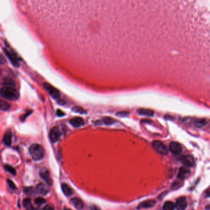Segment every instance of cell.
<instances>
[{"label": "cell", "instance_id": "cell-14", "mask_svg": "<svg viewBox=\"0 0 210 210\" xmlns=\"http://www.w3.org/2000/svg\"><path fill=\"white\" fill-rule=\"evenodd\" d=\"M70 123L71 125H72L73 127L75 128H78L84 125L85 124V121L84 120L81 118V117H75L70 120Z\"/></svg>", "mask_w": 210, "mask_h": 210}, {"label": "cell", "instance_id": "cell-13", "mask_svg": "<svg viewBox=\"0 0 210 210\" xmlns=\"http://www.w3.org/2000/svg\"><path fill=\"white\" fill-rule=\"evenodd\" d=\"M4 51L5 53V54H6V56L7 57V58L9 59L10 60V61L12 62V64L15 66V67H19V62H18V58H17L16 56L15 55V54L11 53L10 51H7L6 49H4Z\"/></svg>", "mask_w": 210, "mask_h": 210}, {"label": "cell", "instance_id": "cell-20", "mask_svg": "<svg viewBox=\"0 0 210 210\" xmlns=\"http://www.w3.org/2000/svg\"><path fill=\"white\" fill-rule=\"evenodd\" d=\"M174 203L170 201H166L163 205V210H174Z\"/></svg>", "mask_w": 210, "mask_h": 210}, {"label": "cell", "instance_id": "cell-10", "mask_svg": "<svg viewBox=\"0 0 210 210\" xmlns=\"http://www.w3.org/2000/svg\"><path fill=\"white\" fill-rule=\"evenodd\" d=\"M190 174V171L189 170L185 167H181L179 168L178 174V178L180 181H184L187 179Z\"/></svg>", "mask_w": 210, "mask_h": 210}, {"label": "cell", "instance_id": "cell-25", "mask_svg": "<svg viewBox=\"0 0 210 210\" xmlns=\"http://www.w3.org/2000/svg\"><path fill=\"white\" fill-rule=\"evenodd\" d=\"M72 110L73 112H75L79 113H81V114H85V113H86L85 110H84L83 108L80 107H74L72 108Z\"/></svg>", "mask_w": 210, "mask_h": 210}, {"label": "cell", "instance_id": "cell-28", "mask_svg": "<svg viewBox=\"0 0 210 210\" xmlns=\"http://www.w3.org/2000/svg\"><path fill=\"white\" fill-rule=\"evenodd\" d=\"M102 122L103 123H104L105 124H113L114 122H115V120L112 119H110V118H105L102 121Z\"/></svg>", "mask_w": 210, "mask_h": 210}, {"label": "cell", "instance_id": "cell-2", "mask_svg": "<svg viewBox=\"0 0 210 210\" xmlns=\"http://www.w3.org/2000/svg\"><path fill=\"white\" fill-rule=\"evenodd\" d=\"M29 152L32 158L35 161L41 160L45 157V149L43 147L38 144H32L29 148Z\"/></svg>", "mask_w": 210, "mask_h": 210}, {"label": "cell", "instance_id": "cell-29", "mask_svg": "<svg viewBox=\"0 0 210 210\" xmlns=\"http://www.w3.org/2000/svg\"><path fill=\"white\" fill-rule=\"evenodd\" d=\"M7 182L9 185V186L11 187V189H16V186L15 184L14 183V182L12 181H11V179H7Z\"/></svg>", "mask_w": 210, "mask_h": 210}, {"label": "cell", "instance_id": "cell-17", "mask_svg": "<svg viewBox=\"0 0 210 210\" xmlns=\"http://www.w3.org/2000/svg\"><path fill=\"white\" fill-rule=\"evenodd\" d=\"M61 188L63 193L65 196H70L72 195V194L73 193V189L70 186H69L67 184H62L61 186Z\"/></svg>", "mask_w": 210, "mask_h": 210}, {"label": "cell", "instance_id": "cell-7", "mask_svg": "<svg viewBox=\"0 0 210 210\" xmlns=\"http://www.w3.org/2000/svg\"><path fill=\"white\" fill-rule=\"evenodd\" d=\"M61 132L58 127L53 128L49 132V138L53 142H57L61 137Z\"/></svg>", "mask_w": 210, "mask_h": 210}, {"label": "cell", "instance_id": "cell-12", "mask_svg": "<svg viewBox=\"0 0 210 210\" xmlns=\"http://www.w3.org/2000/svg\"><path fill=\"white\" fill-rule=\"evenodd\" d=\"M37 192H38V194L41 195H46L49 192V188L46 185H45L43 183H40L37 185V188H36Z\"/></svg>", "mask_w": 210, "mask_h": 210}, {"label": "cell", "instance_id": "cell-27", "mask_svg": "<svg viewBox=\"0 0 210 210\" xmlns=\"http://www.w3.org/2000/svg\"><path fill=\"white\" fill-rule=\"evenodd\" d=\"M35 203L36 205H41L46 203V200L42 197H37L35 199Z\"/></svg>", "mask_w": 210, "mask_h": 210}, {"label": "cell", "instance_id": "cell-9", "mask_svg": "<svg viewBox=\"0 0 210 210\" xmlns=\"http://www.w3.org/2000/svg\"><path fill=\"white\" fill-rule=\"evenodd\" d=\"M169 149L171 152L174 155H180L182 152V147L178 142H170L169 145Z\"/></svg>", "mask_w": 210, "mask_h": 210}, {"label": "cell", "instance_id": "cell-11", "mask_svg": "<svg viewBox=\"0 0 210 210\" xmlns=\"http://www.w3.org/2000/svg\"><path fill=\"white\" fill-rule=\"evenodd\" d=\"M156 204V201L154 200H150L149 199L147 200L142 201L140 203L138 206V209H147L151 207H153Z\"/></svg>", "mask_w": 210, "mask_h": 210}, {"label": "cell", "instance_id": "cell-26", "mask_svg": "<svg viewBox=\"0 0 210 210\" xmlns=\"http://www.w3.org/2000/svg\"><path fill=\"white\" fill-rule=\"evenodd\" d=\"M182 185V182H181V181H175L173 184H172V187L171 189H174V190H176L179 188H180Z\"/></svg>", "mask_w": 210, "mask_h": 210}, {"label": "cell", "instance_id": "cell-1", "mask_svg": "<svg viewBox=\"0 0 210 210\" xmlns=\"http://www.w3.org/2000/svg\"><path fill=\"white\" fill-rule=\"evenodd\" d=\"M0 95L3 98L14 100L19 99V93L18 91L13 87L3 86L0 89Z\"/></svg>", "mask_w": 210, "mask_h": 210}, {"label": "cell", "instance_id": "cell-34", "mask_svg": "<svg viewBox=\"0 0 210 210\" xmlns=\"http://www.w3.org/2000/svg\"><path fill=\"white\" fill-rule=\"evenodd\" d=\"M128 112H119L117 113V115L118 116H127L128 115Z\"/></svg>", "mask_w": 210, "mask_h": 210}, {"label": "cell", "instance_id": "cell-4", "mask_svg": "<svg viewBox=\"0 0 210 210\" xmlns=\"http://www.w3.org/2000/svg\"><path fill=\"white\" fill-rule=\"evenodd\" d=\"M43 86L45 89L49 92V95L51 96L53 99H57L60 97L61 94L59 91L55 88L54 87H53L52 85H50V84L48 83H45L43 84Z\"/></svg>", "mask_w": 210, "mask_h": 210}, {"label": "cell", "instance_id": "cell-16", "mask_svg": "<svg viewBox=\"0 0 210 210\" xmlns=\"http://www.w3.org/2000/svg\"><path fill=\"white\" fill-rule=\"evenodd\" d=\"M70 201L73 206L78 210H81L84 207L83 201L80 198H73L71 199Z\"/></svg>", "mask_w": 210, "mask_h": 210}, {"label": "cell", "instance_id": "cell-33", "mask_svg": "<svg viewBox=\"0 0 210 210\" xmlns=\"http://www.w3.org/2000/svg\"><path fill=\"white\" fill-rule=\"evenodd\" d=\"M57 115L58 116H63L65 115V113L64 112H62L60 109H58L57 110Z\"/></svg>", "mask_w": 210, "mask_h": 210}, {"label": "cell", "instance_id": "cell-3", "mask_svg": "<svg viewBox=\"0 0 210 210\" xmlns=\"http://www.w3.org/2000/svg\"><path fill=\"white\" fill-rule=\"evenodd\" d=\"M152 147L160 154L165 155L168 154V149L162 142L160 140H154L152 142Z\"/></svg>", "mask_w": 210, "mask_h": 210}, {"label": "cell", "instance_id": "cell-31", "mask_svg": "<svg viewBox=\"0 0 210 210\" xmlns=\"http://www.w3.org/2000/svg\"><path fill=\"white\" fill-rule=\"evenodd\" d=\"M33 190L31 187H26L24 188V192L27 194H31V193L33 192Z\"/></svg>", "mask_w": 210, "mask_h": 210}, {"label": "cell", "instance_id": "cell-5", "mask_svg": "<svg viewBox=\"0 0 210 210\" xmlns=\"http://www.w3.org/2000/svg\"><path fill=\"white\" fill-rule=\"evenodd\" d=\"M40 177L45 181V182L48 185V186H52L53 182L48 170H47L45 168L41 169L40 171Z\"/></svg>", "mask_w": 210, "mask_h": 210}, {"label": "cell", "instance_id": "cell-6", "mask_svg": "<svg viewBox=\"0 0 210 210\" xmlns=\"http://www.w3.org/2000/svg\"><path fill=\"white\" fill-rule=\"evenodd\" d=\"M180 160L181 163L186 167H193L195 165L194 158L190 155L182 156L180 158Z\"/></svg>", "mask_w": 210, "mask_h": 210}, {"label": "cell", "instance_id": "cell-15", "mask_svg": "<svg viewBox=\"0 0 210 210\" xmlns=\"http://www.w3.org/2000/svg\"><path fill=\"white\" fill-rule=\"evenodd\" d=\"M3 143L6 146H11L12 144V133L11 131H7L3 137Z\"/></svg>", "mask_w": 210, "mask_h": 210}, {"label": "cell", "instance_id": "cell-35", "mask_svg": "<svg viewBox=\"0 0 210 210\" xmlns=\"http://www.w3.org/2000/svg\"><path fill=\"white\" fill-rule=\"evenodd\" d=\"M31 112H28V113H27L26 114H25L23 116H21V119H20V120H22V121H23L25 119H26V118H27V117L31 113Z\"/></svg>", "mask_w": 210, "mask_h": 210}, {"label": "cell", "instance_id": "cell-37", "mask_svg": "<svg viewBox=\"0 0 210 210\" xmlns=\"http://www.w3.org/2000/svg\"><path fill=\"white\" fill-rule=\"evenodd\" d=\"M64 210H71V209H65Z\"/></svg>", "mask_w": 210, "mask_h": 210}, {"label": "cell", "instance_id": "cell-19", "mask_svg": "<svg viewBox=\"0 0 210 210\" xmlns=\"http://www.w3.org/2000/svg\"><path fill=\"white\" fill-rule=\"evenodd\" d=\"M23 205L26 210H33V207L31 205L30 198H25L23 201Z\"/></svg>", "mask_w": 210, "mask_h": 210}, {"label": "cell", "instance_id": "cell-30", "mask_svg": "<svg viewBox=\"0 0 210 210\" xmlns=\"http://www.w3.org/2000/svg\"><path fill=\"white\" fill-rule=\"evenodd\" d=\"M6 63V60L5 57L2 54H0V64L4 65Z\"/></svg>", "mask_w": 210, "mask_h": 210}, {"label": "cell", "instance_id": "cell-18", "mask_svg": "<svg viewBox=\"0 0 210 210\" xmlns=\"http://www.w3.org/2000/svg\"><path fill=\"white\" fill-rule=\"evenodd\" d=\"M138 113L139 115H144L147 116H152L154 115V111L150 109H145V108H140L138 110Z\"/></svg>", "mask_w": 210, "mask_h": 210}, {"label": "cell", "instance_id": "cell-22", "mask_svg": "<svg viewBox=\"0 0 210 210\" xmlns=\"http://www.w3.org/2000/svg\"><path fill=\"white\" fill-rule=\"evenodd\" d=\"M3 85H4V86H11V87H13L14 88L15 86V84L14 81L10 78H6L3 80Z\"/></svg>", "mask_w": 210, "mask_h": 210}, {"label": "cell", "instance_id": "cell-8", "mask_svg": "<svg viewBox=\"0 0 210 210\" xmlns=\"http://www.w3.org/2000/svg\"><path fill=\"white\" fill-rule=\"evenodd\" d=\"M175 205V208L177 210H184L186 209L187 205V199L186 197H181L178 198L176 200Z\"/></svg>", "mask_w": 210, "mask_h": 210}, {"label": "cell", "instance_id": "cell-24", "mask_svg": "<svg viewBox=\"0 0 210 210\" xmlns=\"http://www.w3.org/2000/svg\"><path fill=\"white\" fill-rule=\"evenodd\" d=\"M4 168L6 171H7V172H9L10 173L12 174V175H15L16 174V171L15 170L14 168L12 166H11V165H5L4 166Z\"/></svg>", "mask_w": 210, "mask_h": 210}, {"label": "cell", "instance_id": "cell-36", "mask_svg": "<svg viewBox=\"0 0 210 210\" xmlns=\"http://www.w3.org/2000/svg\"><path fill=\"white\" fill-rule=\"evenodd\" d=\"M91 208H92V210H100V209H99L98 207L96 206H92Z\"/></svg>", "mask_w": 210, "mask_h": 210}, {"label": "cell", "instance_id": "cell-32", "mask_svg": "<svg viewBox=\"0 0 210 210\" xmlns=\"http://www.w3.org/2000/svg\"><path fill=\"white\" fill-rule=\"evenodd\" d=\"M43 210H55V209L53 206L50 205H47L43 208Z\"/></svg>", "mask_w": 210, "mask_h": 210}, {"label": "cell", "instance_id": "cell-23", "mask_svg": "<svg viewBox=\"0 0 210 210\" xmlns=\"http://www.w3.org/2000/svg\"><path fill=\"white\" fill-rule=\"evenodd\" d=\"M207 123V121L205 119H197L194 121V124L197 127L200 128L205 126Z\"/></svg>", "mask_w": 210, "mask_h": 210}, {"label": "cell", "instance_id": "cell-21", "mask_svg": "<svg viewBox=\"0 0 210 210\" xmlns=\"http://www.w3.org/2000/svg\"><path fill=\"white\" fill-rule=\"evenodd\" d=\"M11 105L7 103L4 100H0V110H3V111H6L8 110L11 108Z\"/></svg>", "mask_w": 210, "mask_h": 210}]
</instances>
